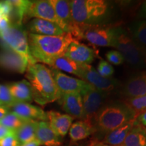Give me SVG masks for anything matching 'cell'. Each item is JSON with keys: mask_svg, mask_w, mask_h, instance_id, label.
Wrapping results in <instances>:
<instances>
[{"mask_svg": "<svg viewBox=\"0 0 146 146\" xmlns=\"http://www.w3.org/2000/svg\"><path fill=\"white\" fill-rule=\"evenodd\" d=\"M83 101L85 120L92 123L97 113L103 106L107 93L98 90L92 85H89L80 93Z\"/></svg>", "mask_w": 146, "mask_h": 146, "instance_id": "obj_9", "label": "cell"}, {"mask_svg": "<svg viewBox=\"0 0 146 146\" xmlns=\"http://www.w3.org/2000/svg\"><path fill=\"white\" fill-rule=\"evenodd\" d=\"M114 68L109 62L102 60L98 66L97 72L104 78H111L114 74Z\"/></svg>", "mask_w": 146, "mask_h": 146, "instance_id": "obj_32", "label": "cell"}, {"mask_svg": "<svg viewBox=\"0 0 146 146\" xmlns=\"http://www.w3.org/2000/svg\"><path fill=\"white\" fill-rule=\"evenodd\" d=\"M96 131L93 123L81 120L72 123L68 132L71 141L78 142L87 138Z\"/></svg>", "mask_w": 146, "mask_h": 146, "instance_id": "obj_22", "label": "cell"}, {"mask_svg": "<svg viewBox=\"0 0 146 146\" xmlns=\"http://www.w3.org/2000/svg\"><path fill=\"white\" fill-rule=\"evenodd\" d=\"M0 103L9 108L16 103L9 91L8 85L0 84Z\"/></svg>", "mask_w": 146, "mask_h": 146, "instance_id": "obj_31", "label": "cell"}, {"mask_svg": "<svg viewBox=\"0 0 146 146\" xmlns=\"http://www.w3.org/2000/svg\"><path fill=\"white\" fill-rule=\"evenodd\" d=\"M56 16L60 22V27L66 33H70L76 41L82 39L81 27L73 21L71 16L70 2L66 0H50Z\"/></svg>", "mask_w": 146, "mask_h": 146, "instance_id": "obj_8", "label": "cell"}, {"mask_svg": "<svg viewBox=\"0 0 146 146\" xmlns=\"http://www.w3.org/2000/svg\"><path fill=\"white\" fill-rule=\"evenodd\" d=\"M90 146H95L94 145V143H92V144H91V145Z\"/></svg>", "mask_w": 146, "mask_h": 146, "instance_id": "obj_44", "label": "cell"}, {"mask_svg": "<svg viewBox=\"0 0 146 146\" xmlns=\"http://www.w3.org/2000/svg\"><path fill=\"white\" fill-rule=\"evenodd\" d=\"M10 111V108L5 106H0V120L4 117Z\"/></svg>", "mask_w": 146, "mask_h": 146, "instance_id": "obj_40", "label": "cell"}, {"mask_svg": "<svg viewBox=\"0 0 146 146\" xmlns=\"http://www.w3.org/2000/svg\"><path fill=\"white\" fill-rule=\"evenodd\" d=\"M28 28L31 33L44 36H60L66 33L52 22L35 18L29 23Z\"/></svg>", "mask_w": 146, "mask_h": 146, "instance_id": "obj_18", "label": "cell"}, {"mask_svg": "<svg viewBox=\"0 0 146 146\" xmlns=\"http://www.w3.org/2000/svg\"><path fill=\"white\" fill-rule=\"evenodd\" d=\"M145 61H146V52H145Z\"/></svg>", "mask_w": 146, "mask_h": 146, "instance_id": "obj_45", "label": "cell"}, {"mask_svg": "<svg viewBox=\"0 0 146 146\" xmlns=\"http://www.w3.org/2000/svg\"><path fill=\"white\" fill-rule=\"evenodd\" d=\"M29 62L24 56L7 47L0 52V66L18 73L26 72Z\"/></svg>", "mask_w": 146, "mask_h": 146, "instance_id": "obj_14", "label": "cell"}, {"mask_svg": "<svg viewBox=\"0 0 146 146\" xmlns=\"http://www.w3.org/2000/svg\"><path fill=\"white\" fill-rule=\"evenodd\" d=\"M69 2L72 20L78 26L99 25L108 14V4L104 0H72Z\"/></svg>", "mask_w": 146, "mask_h": 146, "instance_id": "obj_4", "label": "cell"}, {"mask_svg": "<svg viewBox=\"0 0 146 146\" xmlns=\"http://www.w3.org/2000/svg\"><path fill=\"white\" fill-rule=\"evenodd\" d=\"M14 131L10 130L8 128L5 127V126L0 124V139L10 135L12 134Z\"/></svg>", "mask_w": 146, "mask_h": 146, "instance_id": "obj_38", "label": "cell"}, {"mask_svg": "<svg viewBox=\"0 0 146 146\" xmlns=\"http://www.w3.org/2000/svg\"><path fill=\"white\" fill-rule=\"evenodd\" d=\"M144 129H145V134H146V127H144Z\"/></svg>", "mask_w": 146, "mask_h": 146, "instance_id": "obj_43", "label": "cell"}, {"mask_svg": "<svg viewBox=\"0 0 146 146\" xmlns=\"http://www.w3.org/2000/svg\"><path fill=\"white\" fill-rule=\"evenodd\" d=\"M124 146H146V134L144 127L134 121L133 127L128 133Z\"/></svg>", "mask_w": 146, "mask_h": 146, "instance_id": "obj_27", "label": "cell"}, {"mask_svg": "<svg viewBox=\"0 0 146 146\" xmlns=\"http://www.w3.org/2000/svg\"><path fill=\"white\" fill-rule=\"evenodd\" d=\"M134 120L129 122L125 125L114 129L106 134L105 137L100 143L109 145H123L128 133L133 127Z\"/></svg>", "mask_w": 146, "mask_h": 146, "instance_id": "obj_25", "label": "cell"}, {"mask_svg": "<svg viewBox=\"0 0 146 146\" xmlns=\"http://www.w3.org/2000/svg\"><path fill=\"white\" fill-rule=\"evenodd\" d=\"M36 140L41 145L60 146L62 141L47 121H39L36 131Z\"/></svg>", "mask_w": 146, "mask_h": 146, "instance_id": "obj_20", "label": "cell"}, {"mask_svg": "<svg viewBox=\"0 0 146 146\" xmlns=\"http://www.w3.org/2000/svg\"><path fill=\"white\" fill-rule=\"evenodd\" d=\"M135 122L141 127H146V110L137 114L135 118Z\"/></svg>", "mask_w": 146, "mask_h": 146, "instance_id": "obj_37", "label": "cell"}, {"mask_svg": "<svg viewBox=\"0 0 146 146\" xmlns=\"http://www.w3.org/2000/svg\"><path fill=\"white\" fill-rule=\"evenodd\" d=\"M20 146H41V144L39 143V142L36 140H34V141L29 142V143L23 144V145H21Z\"/></svg>", "mask_w": 146, "mask_h": 146, "instance_id": "obj_41", "label": "cell"}, {"mask_svg": "<svg viewBox=\"0 0 146 146\" xmlns=\"http://www.w3.org/2000/svg\"><path fill=\"white\" fill-rule=\"evenodd\" d=\"M11 112L15 113L21 117L35 121H47V112L39 107L27 103H15L10 108Z\"/></svg>", "mask_w": 146, "mask_h": 146, "instance_id": "obj_17", "label": "cell"}, {"mask_svg": "<svg viewBox=\"0 0 146 146\" xmlns=\"http://www.w3.org/2000/svg\"><path fill=\"white\" fill-rule=\"evenodd\" d=\"M30 52L35 61L48 64L51 60L64 54L69 45L74 40L70 33L60 36H44L29 33Z\"/></svg>", "mask_w": 146, "mask_h": 146, "instance_id": "obj_2", "label": "cell"}, {"mask_svg": "<svg viewBox=\"0 0 146 146\" xmlns=\"http://www.w3.org/2000/svg\"><path fill=\"white\" fill-rule=\"evenodd\" d=\"M39 121L29 120L21 127L14 131V135L20 145L29 143L36 139V131Z\"/></svg>", "mask_w": 146, "mask_h": 146, "instance_id": "obj_26", "label": "cell"}, {"mask_svg": "<svg viewBox=\"0 0 146 146\" xmlns=\"http://www.w3.org/2000/svg\"><path fill=\"white\" fill-rule=\"evenodd\" d=\"M12 12V5L9 1L0 2V15L7 16L10 18Z\"/></svg>", "mask_w": 146, "mask_h": 146, "instance_id": "obj_35", "label": "cell"}, {"mask_svg": "<svg viewBox=\"0 0 146 146\" xmlns=\"http://www.w3.org/2000/svg\"><path fill=\"white\" fill-rule=\"evenodd\" d=\"M50 70L61 95L81 93L84 89L90 85L83 80L68 76L56 69L52 68Z\"/></svg>", "mask_w": 146, "mask_h": 146, "instance_id": "obj_11", "label": "cell"}, {"mask_svg": "<svg viewBox=\"0 0 146 146\" xmlns=\"http://www.w3.org/2000/svg\"><path fill=\"white\" fill-rule=\"evenodd\" d=\"M81 78L98 90L108 93L119 87L120 82L112 78H104L91 65L83 64Z\"/></svg>", "mask_w": 146, "mask_h": 146, "instance_id": "obj_10", "label": "cell"}, {"mask_svg": "<svg viewBox=\"0 0 146 146\" xmlns=\"http://www.w3.org/2000/svg\"><path fill=\"white\" fill-rule=\"evenodd\" d=\"M0 39L5 47L15 51L26 58L29 65L36 63L31 54L28 35L22 25L11 23L5 31L0 33Z\"/></svg>", "mask_w": 146, "mask_h": 146, "instance_id": "obj_6", "label": "cell"}, {"mask_svg": "<svg viewBox=\"0 0 146 146\" xmlns=\"http://www.w3.org/2000/svg\"><path fill=\"white\" fill-rule=\"evenodd\" d=\"M17 138L14 135V132L10 135L0 139V146H20Z\"/></svg>", "mask_w": 146, "mask_h": 146, "instance_id": "obj_34", "label": "cell"}, {"mask_svg": "<svg viewBox=\"0 0 146 146\" xmlns=\"http://www.w3.org/2000/svg\"><path fill=\"white\" fill-rule=\"evenodd\" d=\"M62 108L66 114L74 118L85 120L83 101L80 93H70L61 95L58 100Z\"/></svg>", "mask_w": 146, "mask_h": 146, "instance_id": "obj_15", "label": "cell"}, {"mask_svg": "<svg viewBox=\"0 0 146 146\" xmlns=\"http://www.w3.org/2000/svg\"><path fill=\"white\" fill-rule=\"evenodd\" d=\"M26 77L31 87L33 100L38 104L43 106L59 100L61 93L50 69L45 65L39 63L29 65Z\"/></svg>", "mask_w": 146, "mask_h": 146, "instance_id": "obj_1", "label": "cell"}, {"mask_svg": "<svg viewBox=\"0 0 146 146\" xmlns=\"http://www.w3.org/2000/svg\"><path fill=\"white\" fill-rule=\"evenodd\" d=\"M114 47L117 49L124 60L131 67L135 69L146 67L145 54L133 41L127 31L121 27H116Z\"/></svg>", "mask_w": 146, "mask_h": 146, "instance_id": "obj_5", "label": "cell"}, {"mask_svg": "<svg viewBox=\"0 0 146 146\" xmlns=\"http://www.w3.org/2000/svg\"><path fill=\"white\" fill-rule=\"evenodd\" d=\"M106 57L110 64L120 65L125 62L122 54L117 50L109 51L106 54Z\"/></svg>", "mask_w": 146, "mask_h": 146, "instance_id": "obj_33", "label": "cell"}, {"mask_svg": "<svg viewBox=\"0 0 146 146\" xmlns=\"http://www.w3.org/2000/svg\"><path fill=\"white\" fill-rule=\"evenodd\" d=\"M127 31L136 45L146 52V20L139 19L131 23Z\"/></svg>", "mask_w": 146, "mask_h": 146, "instance_id": "obj_23", "label": "cell"}, {"mask_svg": "<svg viewBox=\"0 0 146 146\" xmlns=\"http://www.w3.org/2000/svg\"><path fill=\"white\" fill-rule=\"evenodd\" d=\"M64 56L78 64L90 65L96 57L94 49L79 43L76 40L69 45Z\"/></svg>", "mask_w": 146, "mask_h": 146, "instance_id": "obj_12", "label": "cell"}, {"mask_svg": "<svg viewBox=\"0 0 146 146\" xmlns=\"http://www.w3.org/2000/svg\"><path fill=\"white\" fill-rule=\"evenodd\" d=\"M10 3L12 5V12L11 16H13L14 22L12 23L22 25L24 16L26 14L27 9L31 1L27 0H10Z\"/></svg>", "mask_w": 146, "mask_h": 146, "instance_id": "obj_28", "label": "cell"}, {"mask_svg": "<svg viewBox=\"0 0 146 146\" xmlns=\"http://www.w3.org/2000/svg\"><path fill=\"white\" fill-rule=\"evenodd\" d=\"M11 25L10 18L7 16L0 15V33L5 31Z\"/></svg>", "mask_w": 146, "mask_h": 146, "instance_id": "obj_36", "label": "cell"}, {"mask_svg": "<svg viewBox=\"0 0 146 146\" xmlns=\"http://www.w3.org/2000/svg\"><path fill=\"white\" fill-rule=\"evenodd\" d=\"M137 113L125 103H115L103 106L95 117L96 131L107 134L129 122L135 120Z\"/></svg>", "mask_w": 146, "mask_h": 146, "instance_id": "obj_3", "label": "cell"}, {"mask_svg": "<svg viewBox=\"0 0 146 146\" xmlns=\"http://www.w3.org/2000/svg\"><path fill=\"white\" fill-rule=\"evenodd\" d=\"M95 146H114V145H106V144H103L100 142H94V143ZM118 146H124L123 145H118Z\"/></svg>", "mask_w": 146, "mask_h": 146, "instance_id": "obj_42", "label": "cell"}, {"mask_svg": "<svg viewBox=\"0 0 146 146\" xmlns=\"http://www.w3.org/2000/svg\"><path fill=\"white\" fill-rule=\"evenodd\" d=\"M122 94L128 98L146 96V71L129 78L122 89Z\"/></svg>", "mask_w": 146, "mask_h": 146, "instance_id": "obj_16", "label": "cell"}, {"mask_svg": "<svg viewBox=\"0 0 146 146\" xmlns=\"http://www.w3.org/2000/svg\"><path fill=\"white\" fill-rule=\"evenodd\" d=\"M0 106H3V105H2V104H1V103H0Z\"/></svg>", "mask_w": 146, "mask_h": 146, "instance_id": "obj_46", "label": "cell"}, {"mask_svg": "<svg viewBox=\"0 0 146 146\" xmlns=\"http://www.w3.org/2000/svg\"><path fill=\"white\" fill-rule=\"evenodd\" d=\"M82 38L91 44L100 47H114L116 27H105L100 25L80 26Z\"/></svg>", "mask_w": 146, "mask_h": 146, "instance_id": "obj_7", "label": "cell"}, {"mask_svg": "<svg viewBox=\"0 0 146 146\" xmlns=\"http://www.w3.org/2000/svg\"><path fill=\"white\" fill-rule=\"evenodd\" d=\"M27 120H29L21 117L15 113L9 112L0 120V124L8 128L10 130L14 131L20 127H21Z\"/></svg>", "mask_w": 146, "mask_h": 146, "instance_id": "obj_29", "label": "cell"}, {"mask_svg": "<svg viewBox=\"0 0 146 146\" xmlns=\"http://www.w3.org/2000/svg\"><path fill=\"white\" fill-rule=\"evenodd\" d=\"M8 87L16 103L30 104L33 101L31 87L26 80L14 83Z\"/></svg>", "mask_w": 146, "mask_h": 146, "instance_id": "obj_21", "label": "cell"}, {"mask_svg": "<svg viewBox=\"0 0 146 146\" xmlns=\"http://www.w3.org/2000/svg\"><path fill=\"white\" fill-rule=\"evenodd\" d=\"M49 124L54 131L60 137L66 135L72 124L73 118L68 114L50 111L47 112Z\"/></svg>", "mask_w": 146, "mask_h": 146, "instance_id": "obj_19", "label": "cell"}, {"mask_svg": "<svg viewBox=\"0 0 146 146\" xmlns=\"http://www.w3.org/2000/svg\"><path fill=\"white\" fill-rule=\"evenodd\" d=\"M126 105L139 114L146 110V96L137 98H127L124 102Z\"/></svg>", "mask_w": 146, "mask_h": 146, "instance_id": "obj_30", "label": "cell"}, {"mask_svg": "<svg viewBox=\"0 0 146 146\" xmlns=\"http://www.w3.org/2000/svg\"><path fill=\"white\" fill-rule=\"evenodd\" d=\"M47 65L52 68L70 73L81 78L83 64H78L64 55L52 60Z\"/></svg>", "mask_w": 146, "mask_h": 146, "instance_id": "obj_24", "label": "cell"}, {"mask_svg": "<svg viewBox=\"0 0 146 146\" xmlns=\"http://www.w3.org/2000/svg\"><path fill=\"white\" fill-rule=\"evenodd\" d=\"M25 15L30 18L52 22L60 27L59 20L56 16L50 0L31 1Z\"/></svg>", "mask_w": 146, "mask_h": 146, "instance_id": "obj_13", "label": "cell"}, {"mask_svg": "<svg viewBox=\"0 0 146 146\" xmlns=\"http://www.w3.org/2000/svg\"><path fill=\"white\" fill-rule=\"evenodd\" d=\"M138 17L139 19L146 20V1H144L138 12Z\"/></svg>", "mask_w": 146, "mask_h": 146, "instance_id": "obj_39", "label": "cell"}]
</instances>
